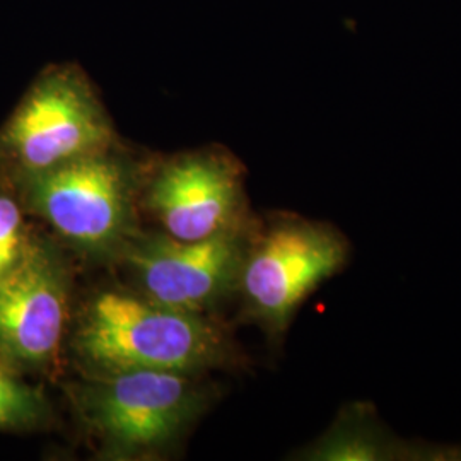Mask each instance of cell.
Wrapping results in <instances>:
<instances>
[{
	"mask_svg": "<svg viewBox=\"0 0 461 461\" xmlns=\"http://www.w3.org/2000/svg\"><path fill=\"white\" fill-rule=\"evenodd\" d=\"M14 186L0 178V279L19 262L28 247L33 226Z\"/></svg>",
	"mask_w": 461,
	"mask_h": 461,
	"instance_id": "obj_11",
	"label": "cell"
},
{
	"mask_svg": "<svg viewBox=\"0 0 461 461\" xmlns=\"http://www.w3.org/2000/svg\"><path fill=\"white\" fill-rule=\"evenodd\" d=\"M247 169L221 146L148 156L139 211L158 230L180 241L209 240L255 222L248 205Z\"/></svg>",
	"mask_w": 461,
	"mask_h": 461,
	"instance_id": "obj_7",
	"label": "cell"
},
{
	"mask_svg": "<svg viewBox=\"0 0 461 461\" xmlns=\"http://www.w3.org/2000/svg\"><path fill=\"white\" fill-rule=\"evenodd\" d=\"M253 226L200 241L142 230L115 265L131 279L125 285L142 296L169 308L214 316L234 297Z\"/></svg>",
	"mask_w": 461,
	"mask_h": 461,
	"instance_id": "obj_8",
	"label": "cell"
},
{
	"mask_svg": "<svg viewBox=\"0 0 461 461\" xmlns=\"http://www.w3.org/2000/svg\"><path fill=\"white\" fill-rule=\"evenodd\" d=\"M299 460L383 461L461 460V446L430 445L403 441L383 428L378 413L369 403H348L329 430L313 445L297 453Z\"/></svg>",
	"mask_w": 461,
	"mask_h": 461,
	"instance_id": "obj_9",
	"label": "cell"
},
{
	"mask_svg": "<svg viewBox=\"0 0 461 461\" xmlns=\"http://www.w3.org/2000/svg\"><path fill=\"white\" fill-rule=\"evenodd\" d=\"M51 419L53 409L45 392L0 363V430L30 432L47 429Z\"/></svg>",
	"mask_w": 461,
	"mask_h": 461,
	"instance_id": "obj_10",
	"label": "cell"
},
{
	"mask_svg": "<svg viewBox=\"0 0 461 461\" xmlns=\"http://www.w3.org/2000/svg\"><path fill=\"white\" fill-rule=\"evenodd\" d=\"M146 159L120 140L9 183L26 214L40 219L72 257L86 264L115 265L144 230L139 186Z\"/></svg>",
	"mask_w": 461,
	"mask_h": 461,
	"instance_id": "obj_2",
	"label": "cell"
},
{
	"mask_svg": "<svg viewBox=\"0 0 461 461\" xmlns=\"http://www.w3.org/2000/svg\"><path fill=\"white\" fill-rule=\"evenodd\" d=\"M205 375L125 371L81 375L66 383L79 428L101 460H158L169 455L209 411Z\"/></svg>",
	"mask_w": 461,
	"mask_h": 461,
	"instance_id": "obj_3",
	"label": "cell"
},
{
	"mask_svg": "<svg viewBox=\"0 0 461 461\" xmlns=\"http://www.w3.org/2000/svg\"><path fill=\"white\" fill-rule=\"evenodd\" d=\"M120 140L83 67L76 62L50 66L0 127V178L16 182Z\"/></svg>",
	"mask_w": 461,
	"mask_h": 461,
	"instance_id": "obj_5",
	"label": "cell"
},
{
	"mask_svg": "<svg viewBox=\"0 0 461 461\" xmlns=\"http://www.w3.org/2000/svg\"><path fill=\"white\" fill-rule=\"evenodd\" d=\"M346 234L323 221L274 212L249 232L234 299L241 321L280 342L299 308L350 262Z\"/></svg>",
	"mask_w": 461,
	"mask_h": 461,
	"instance_id": "obj_4",
	"label": "cell"
},
{
	"mask_svg": "<svg viewBox=\"0 0 461 461\" xmlns=\"http://www.w3.org/2000/svg\"><path fill=\"white\" fill-rule=\"evenodd\" d=\"M74 277V257L33 228L23 257L0 279V363L23 376L57 373L76 304Z\"/></svg>",
	"mask_w": 461,
	"mask_h": 461,
	"instance_id": "obj_6",
	"label": "cell"
},
{
	"mask_svg": "<svg viewBox=\"0 0 461 461\" xmlns=\"http://www.w3.org/2000/svg\"><path fill=\"white\" fill-rule=\"evenodd\" d=\"M66 347L81 375H207L240 363L230 330L215 316L169 308L120 284L74 304Z\"/></svg>",
	"mask_w": 461,
	"mask_h": 461,
	"instance_id": "obj_1",
	"label": "cell"
}]
</instances>
